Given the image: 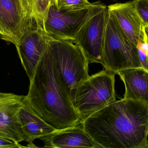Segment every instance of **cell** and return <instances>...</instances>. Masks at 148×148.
<instances>
[{
	"mask_svg": "<svg viewBox=\"0 0 148 148\" xmlns=\"http://www.w3.org/2000/svg\"><path fill=\"white\" fill-rule=\"evenodd\" d=\"M84 129L101 148H148V107L123 98L87 118Z\"/></svg>",
	"mask_w": 148,
	"mask_h": 148,
	"instance_id": "obj_1",
	"label": "cell"
},
{
	"mask_svg": "<svg viewBox=\"0 0 148 148\" xmlns=\"http://www.w3.org/2000/svg\"><path fill=\"white\" fill-rule=\"evenodd\" d=\"M138 13L145 24H148V0H134Z\"/></svg>",
	"mask_w": 148,
	"mask_h": 148,
	"instance_id": "obj_19",
	"label": "cell"
},
{
	"mask_svg": "<svg viewBox=\"0 0 148 148\" xmlns=\"http://www.w3.org/2000/svg\"><path fill=\"white\" fill-rule=\"evenodd\" d=\"M117 74L125 85L123 98L141 102L148 107V71L143 68H134Z\"/></svg>",
	"mask_w": 148,
	"mask_h": 148,
	"instance_id": "obj_14",
	"label": "cell"
},
{
	"mask_svg": "<svg viewBox=\"0 0 148 148\" xmlns=\"http://www.w3.org/2000/svg\"><path fill=\"white\" fill-rule=\"evenodd\" d=\"M52 38L42 28L28 29L16 47L22 65L29 81L33 79L36 67Z\"/></svg>",
	"mask_w": 148,
	"mask_h": 148,
	"instance_id": "obj_9",
	"label": "cell"
},
{
	"mask_svg": "<svg viewBox=\"0 0 148 148\" xmlns=\"http://www.w3.org/2000/svg\"><path fill=\"white\" fill-rule=\"evenodd\" d=\"M23 147H27L22 146L15 140L0 131V148Z\"/></svg>",
	"mask_w": 148,
	"mask_h": 148,
	"instance_id": "obj_18",
	"label": "cell"
},
{
	"mask_svg": "<svg viewBox=\"0 0 148 148\" xmlns=\"http://www.w3.org/2000/svg\"><path fill=\"white\" fill-rule=\"evenodd\" d=\"M145 30H146V34L147 35V41L148 43V24H145Z\"/></svg>",
	"mask_w": 148,
	"mask_h": 148,
	"instance_id": "obj_20",
	"label": "cell"
},
{
	"mask_svg": "<svg viewBox=\"0 0 148 148\" xmlns=\"http://www.w3.org/2000/svg\"><path fill=\"white\" fill-rule=\"evenodd\" d=\"M101 1L90 3L88 0H57L59 10L74 11L90 9L99 6Z\"/></svg>",
	"mask_w": 148,
	"mask_h": 148,
	"instance_id": "obj_16",
	"label": "cell"
},
{
	"mask_svg": "<svg viewBox=\"0 0 148 148\" xmlns=\"http://www.w3.org/2000/svg\"><path fill=\"white\" fill-rule=\"evenodd\" d=\"M107 7L101 3L90 9L78 11L59 10L57 3L50 7L44 25V30L52 38L74 41L77 34L92 16Z\"/></svg>",
	"mask_w": 148,
	"mask_h": 148,
	"instance_id": "obj_7",
	"label": "cell"
},
{
	"mask_svg": "<svg viewBox=\"0 0 148 148\" xmlns=\"http://www.w3.org/2000/svg\"><path fill=\"white\" fill-rule=\"evenodd\" d=\"M48 48L59 78L73 104L77 89L89 76V63L73 41L52 38Z\"/></svg>",
	"mask_w": 148,
	"mask_h": 148,
	"instance_id": "obj_3",
	"label": "cell"
},
{
	"mask_svg": "<svg viewBox=\"0 0 148 148\" xmlns=\"http://www.w3.org/2000/svg\"><path fill=\"white\" fill-rule=\"evenodd\" d=\"M100 63L115 74L127 69L142 68L137 46L127 37L109 12Z\"/></svg>",
	"mask_w": 148,
	"mask_h": 148,
	"instance_id": "obj_4",
	"label": "cell"
},
{
	"mask_svg": "<svg viewBox=\"0 0 148 148\" xmlns=\"http://www.w3.org/2000/svg\"><path fill=\"white\" fill-rule=\"evenodd\" d=\"M25 97L40 117L56 129L82 125L59 78L48 47L30 81Z\"/></svg>",
	"mask_w": 148,
	"mask_h": 148,
	"instance_id": "obj_2",
	"label": "cell"
},
{
	"mask_svg": "<svg viewBox=\"0 0 148 148\" xmlns=\"http://www.w3.org/2000/svg\"><path fill=\"white\" fill-rule=\"evenodd\" d=\"M40 140L44 148H101L84 129L82 125L57 129Z\"/></svg>",
	"mask_w": 148,
	"mask_h": 148,
	"instance_id": "obj_12",
	"label": "cell"
},
{
	"mask_svg": "<svg viewBox=\"0 0 148 148\" xmlns=\"http://www.w3.org/2000/svg\"><path fill=\"white\" fill-rule=\"evenodd\" d=\"M30 0H0V37L16 47L27 30L36 28Z\"/></svg>",
	"mask_w": 148,
	"mask_h": 148,
	"instance_id": "obj_6",
	"label": "cell"
},
{
	"mask_svg": "<svg viewBox=\"0 0 148 148\" xmlns=\"http://www.w3.org/2000/svg\"><path fill=\"white\" fill-rule=\"evenodd\" d=\"M18 120L22 139L28 143L27 147H37L33 143L35 140L57 130L40 117L27 101L20 108Z\"/></svg>",
	"mask_w": 148,
	"mask_h": 148,
	"instance_id": "obj_13",
	"label": "cell"
},
{
	"mask_svg": "<svg viewBox=\"0 0 148 148\" xmlns=\"http://www.w3.org/2000/svg\"><path fill=\"white\" fill-rule=\"evenodd\" d=\"M26 101L25 96L0 93V131L18 142L23 141L18 114L20 108Z\"/></svg>",
	"mask_w": 148,
	"mask_h": 148,
	"instance_id": "obj_11",
	"label": "cell"
},
{
	"mask_svg": "<svg viewBox=\"0 0 148 148\" xmlns=\"http://www.w3.org/2000/svg\"><path fill=\"white\" fill-rule=\"evenodd\" d=\"M33 11V18L36 27L44 30L45 22L49 10L57 0H30Z\"/></svg>",
	"mask_w": 148,
	"mask_h": 148,
	"instance_id": "obj_15",
	"label": "cell"
},
{
	"mask_svg": "<svg viewBox=\"0 0 148 148\" xmlns=\"http://www.w3.org/2000/svg\"><path fill=\"white\" fill-rule=\"evenodd\" d=\"M108 16V7L92 16L80 29L73 41L89 63L101 62Z\"/></svg>",
	"mask_w": 148,
	"mask_h": 148,
	"instance_id": "obj_8",
	"label": "cell"
},
{
	"mask_svg": "<svg viewBox=\"0 0 148 148\" xmlns=\"http://www.w3.org/2000/svg\"><path fill=\"white\" fill-rule=\"evenodd\" d=\"M108 8L123 33L135 45L137 46L139 42L147 41L145 24L137 11L134 0L111 4Z\"/></svg>",
	"mask_w": 148,
	"mask_h": 148,
	"instance_id": "obj_10",
	"label": "cell"
},
{
	"mask_svg": "<svg viewBox=\"0 0 148 148\" xmlns=\"http://www.w3.org/2000/svg\"><path fill=\"white\" fill-rule=\"evenodd\" d=\"M115 75L104 69L89 76L80 85L73 105L82 124L94 113L116 101Z\"/></svg>",
	"mask_w": 148,
	"mask_h": 148,
	"instance_id": "obj_5",
	"label": "cell"
},
{
	"mask_svg": "<svg viewBox=\"0 0 148 148\" xmlns=\"http://www.w3.org/2000/svg\"><path fill=\"white\" fill-rule=\"evenodd\" d=\"M138 56L142 68L148 71V43L139 42L137 46Z\"/></svg>",
	"mask_w": 148,
	"mask_h": 148,
	"instance_id": "obj_17",
	"label": "cell"
}]
</instances>
